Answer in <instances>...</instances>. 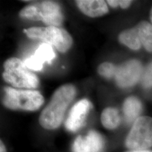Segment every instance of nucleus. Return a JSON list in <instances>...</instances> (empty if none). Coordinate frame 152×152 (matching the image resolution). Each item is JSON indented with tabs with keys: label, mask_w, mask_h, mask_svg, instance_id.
I'll return each mask as SVG.
<instances>
[{
	"label": "nucleus",
	"mask_w": 152,
	"mask_h": 152,
	"mask_svg": "<svg viewBox=\"0 0 152 152\" xmlns=\"http://www.w3.org/2000/svg\"><path fill=\"white\" fill-rule=\"evenodd\" d=\"M116 67L109 62H105L102 64L98 68V73L106 78H111L113 76H115Z\"/></svg>",
	"instance_id": "obj_16"
},
{
	"label": "nucleus",
	"mask_w": 152,
	"mask_h": 152,
	"mask_svg": "<svg viewBox=\"0 0 152 152\" xmlns=\"http://www.w3.org/2000/svg\"><path fill=\"white\" fill-rule=\"evenodd\" d=\"M104 140L99 133L91 130L85 136L80 135L73 144V152H102L104 149Z\"/></svg>",
	"instance_id": "obj_9"
},
{
	"label": "nucleus",
	"mask_w": 152,
	"mask_h": 152,
	"mask_svg": "<svg viewBox=\"0 0 152 152\" xmlns=\"http://www.w3.org/2000/svg\"><path fill=\"white\" fill-rule=\"evenodd\" d=\"M24 33L30 38L45 41L60 52H67L73 44V39L70 34L66 30L56 26L30 28L24 30Z\"/></svg>",
	"instance_id": "obj_5"
},
{
	"label": "nucleus",
	"mask_w": 152,
	"mask_h": 152,
	"mask_svg": "<svg viewBox=\"0 0 152 152\" xmlns=\"http://www.w3.org/2000/svg\"><path fill=\"white\" fill-rule=\"evenodd\" d=\"M101 121L104 127L108 130H114L119 126L121 117L117 109L114 108H106L101 115Z\"/></svg>",
	"instance_id": "obj_14"
},
{
	"label": "nucleus",
	"mask_w": 152,
	"mask_h": 152,
	"mask_svg": "<svg viewBox=\"0 0 152 152\" xmlns=\"http://www.w3.org/2000/svg\"><path fill=\"white\" fill-rule=\"evenodd\" d=\"M144 70L140 61L129 60L116 68L115 79L119 87L125 88L136 85L142 79Z\"/></svg>",
	"instance_id": "obj_7"
},
{
	"label": "nucleus",
	"mask_w": 152,
	"mask_h": 152,
	"mask_svg": "<svg viewBox=\"0 0 152 152\" xmlns=\"http://www.w3.org/2000/svg\"><path fill=\"white\" fill-rule=\"evenodd\" d=\"M125 121L130 123L134 122L142 111V104L140 100L134 96H130L125 100L123 106Z\"/></svg>",
	"instance_id": "obj_12"
},
{
	"label": "nucleus",
	"mask_w": 152,
	"mask_h": 152,
	"mask_svg": "<svg viewBox=\"0 0 152 152\" xmlns=\"http://www.w3.org/2000/svg\"><path fill=\"white\" fill-rule=\"evenodd\" d=\"M23 18L41 20L49 26H59L64 21L60 6L52 1L34 3L24 7L19 13Z\"/></svg>",
	"instance_id": "obj_2"
},
{
	"label": "nucleus",
	"mask_w": 152,
	"mask_h": 152,
	"mask_svg": "<svg viewBox=\"0 0 152 152\" xmlns=\"http://www.w3.org/2000/svg\"><path fill=\"white\" fill-rule=\"evenodd\" d=\"M2 102L4 105L8 109L34 111L42 105L44 97L37 91L5 87Z\"/></svg>",
	"instance_id": "obj_4"
},
{
	"label": "nucleus",
	"mask_w": 152,
	"mask_h": 152,
	"mask_svg": "<svg viewBox=\"0 0 152 152\" xmlns=\"http://www.w3.org/2000/svg\"><path fill=\"white\" fill-rule=\"evenodd\" d=\"M56 56L52 45L43 43L39 46L35 54L25 60L27 68L36 71H39L45 62L51 63Z\"/></svg>",
	"instance_id": "obj_10"
},
{
	"label": "nucleus",
	"mask_w": 152,
	"mask_h": 152,
	"mask_svg": "<svg viewBox=\"0 0 152 152\" xmlns=\"http://www.w3.org/2000/svg\"><path fill=\"white\" fill-rule=\"evenodd\" d=\"M137 37L142 46L149 52H152V25L147 21H141L135 26Z\"/></svg>",
	"instance_id": "obj_13"
},
{
	"label": "nucleus",
	"mask_w": 152,
	"mask_h": 152,
	"mask_svg": "<svg viewBox=\"0 0 152 152\" xmlns=\"http://www.w3.org/2000/svg\"><path fill=\"white\" fill-rule=\"evenodd\" d=\"M125 146L131 151H144L152 147V118L140 116L133 123Z\"/></svg>",
	"instance_id": "obj_6"
},
{
	"label": "nucleus",
	"mask_w": 152,
	"mask_h": 152,
	"mask_svg": "<svg viewBox=\"0 0 152 152\" xmlns=\"http://www.w3.org/2000/svg\"><path fill=\"white\" fill-rule=\"evenodd\" d=\"M118 39L120 42L132 50H138L142 47L138 39L135 27L124 30L119 35Z\"/></svg>",
	"instance_id": "obj_15"
},
{
	"label": "nucleus",
	"mask_w": 152,
	"mask_h": 152,
	"mask_svg": "<svg viewBox=\"0 0 152 152\" xmlns=\"http://www.w3.org/2000/svg\"><path fill=\"white\" fill-rule=\"evenodd\" d=\"M75 89L68 84L55 91L52 99L44 109L39 118V124L47 130H54L59 127L68 106L75 97Z\"/></svg>",
	"instance_id": "obj_1"
},
{
	"label": "nucleus",
	"mask_w": 152,
	"mask_h": 152,
	"mask_svg": "<svg viewBox=\"0 0 152 152\" xmlns=\"http://www.w3.org/2000/svg\"><path fill=\"white\" fill-rule=\"evenodd\" d=\"M0 152H7V149L2 141H1V144H0Z\"/></svg>",
	"instance_id": "obj_19"
},
{
	"label": "nucleus",
	"mask_w": 152,
	"mask_h": 152,
	"mask_svg": "<svg viewBox=\"0 0 152 152\" xmlns=\"http://www.w3.org/2000/svg\"><path fill=\"white\" fill-rule=\"evenodd\" d=\"M92 109V104L87 99H82L74 105L66 119L65 126L68 130L76 132L83 126L87 115Z\"/></svg>",
	"instance_id": "obj_8"
},
{
	"label": "nucleus",
	"mask_w": 152,
	"mask_h": 152,
	"mask_svg": "<svg viewBox=\"0 0 152 152\" xmlns=\"http://www.w3.org/2000/svg\"><path fill=\"white\" fill-rule=\"evenodd\" d=\"M142 85L144 88H151L152 87V63L146 68L142 75Z\"/></svg>",
	"instance_id": "obj_17"
},
{
	"label": "nucleus",
	"mask_w": 152,
	"mask_h": 152,
	"mask_svg": "<svg viewBox=\"0 0 152 152\" xmlns=\"http://www.w3.org/2000/svg\"><path fill=\"white\" fill-rule=\"evenodd\" d=\"M129 152H152V151H150V150H144V151H131Z\"/></svg>",
	"instance_id": "obj_20"
},
{
	"label": "nucleus",
	"mask_w": 152,
	"mask_h": 152,
	"mask_svg": "<svg viewBox=\"0 0 152 152\" xmlns=\"http://www.w3.org/2000/svg\"><path fill=\"white\" fill-rule=\"evenodd\" d=\"M76 4L83 14L92 18L102 16L109 11L106 2L102 0H80Z\"/></svg>",
	"instance_id": "obj_11"
},
{
	"label": "nucleus",
	"mask_w": 152,
	"mask_h": 152,
	"mask_svg": "<svg viewBox=\"0 0 152 152\" xmlns=\"http://www.w3.org/2000/svg\"><path fill=\"white\" fill-rule=\"evenodd\" d=\"M3 78L7 83L18 88H36L39 80L35 74L27 69L24 62L17 58H11L4 64Z\"/></svg>",
	"instance_id": "obj_3"
},
{
	"label": "nucleus",
	"mask_w": 152,
	"mask_h": 152,
	"mask_svg": "<svg viewBox=\"0 0 152 152\" xmlns=\"http://www.w3.org/2000/svg\"><path fill=\"white\" fill-rule=\"evenodd\" d=\"M107 3L113 8L121 7L122 9H127L130 7L132 1L129 0H109Z\"/></svg>",
	"instance_id": "obj_18"
},
{
	"label": "nucleus",
	"mask_w": 152,
	"mask_h": 152,
	"mask_svg": "<svg viewBox=\"0 0 152 152\" xmlns=\"http://www.w3.org/2000/svg\"><path fill=\"white\" fill-rule=\"evenodd\" d=\"M150 19H151V22L152 25V7L151 9V11H150Z\"/></svg>",
	"instance_id": "obj_21"
}]
</instances>
